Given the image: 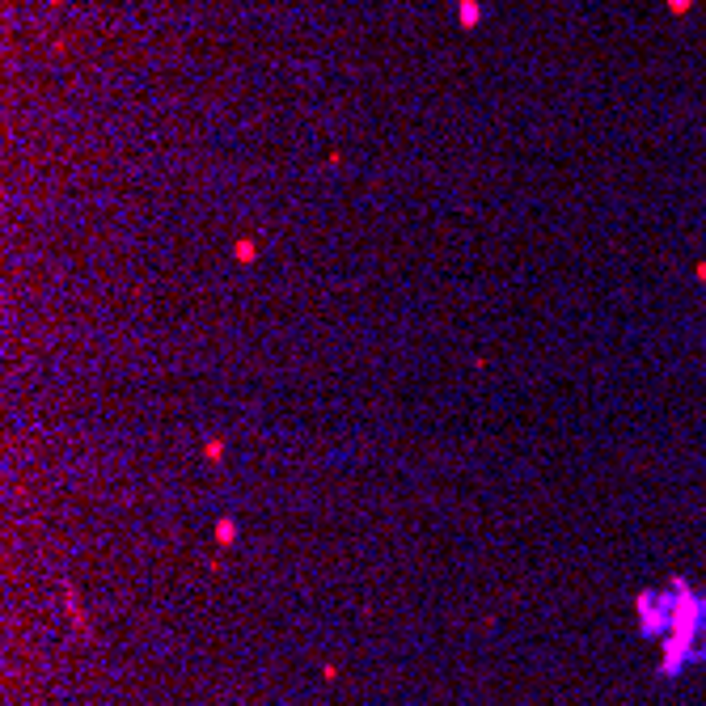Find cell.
Masks as SVG:
<instances>
[{
  "instance_id": "obj_4",
  "label": "cell",
  "mask_w": 706,
  "mask_h": 706,
  "mask_svg": "<svg viewBox=\"0 0 706 706\" xmlns=\"http://www.w3.org/2000/svg\"><path fill=\"white\" fill-rule=\"evenodd\" d=\"M259 259V246L254 241H237V263H254Z\"/></svg>"
},
{
  "instance_id": "obj_1",
  "label": "cell",
  "mask_w": 706,
  "mask_h": 706,
  "mask_svg": "<svg viewBox=\"0 0 706 706\" xmlns=\"http://www.w3.org/2000/svg\"><path fill=\"white\" fill-rule=\"evenodd\" d=\"M64 609H68L72 626H77L81 634H89V618H85V609H81V601H77V588H72V584H64Z\"/></svg>"
},
{
  "instance_id": "obj_3",
  "label": "cell",
  "mask_w": 706,
  "mask_h": 706,
  "mask_svg": "<svg viewBox=\"0 0 706 706\" xmlns=\"http://www.w3.org/2000/svg\"><path fill=\"white\" fill-rule=\"evenodd\" d=\"M457 13H461V26H478V4H474V0H461Z\"/></svg>"
},
{
  "instance_id": "obj_2",
  "label": "cell",
  "mask_w": 706,
  "mask_h": 706,
  "mask_svg": "<svg viewBox=\"0 0 706 706\" xmlns=\"http://www.w3.org/2000/svg\"><path fill=\"white\" fill-rule=\"evenodd\" d=\"M216 541H220V545H233V541H237V521H233V516H220V521H216Z\"/></svg>"
},
{
  "instance_id": "obj_5",
  "label": "cell",
  "mask_w": 706,
  "mask_h": 706,
  "mask_svg": "<svg viewBox=\"0 0 706 706\" xmlns=\"http://www.w3.org/2000/svg\"><path fill=\"white\" fill-rule=\"evenodd\" d=\"M203 457H207V461H220V457H224V440H207L203 444Z\"/></svg>"
}]
</instances>
